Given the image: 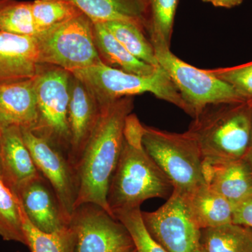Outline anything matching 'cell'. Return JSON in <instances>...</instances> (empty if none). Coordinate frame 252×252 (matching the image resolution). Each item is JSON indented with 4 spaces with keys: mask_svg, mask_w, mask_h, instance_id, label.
I'll return each instance as SVG.
<instances>
[{
    "mask_svg": "<svg viewBox=\"0 0 252 252\" xmlns=\"http://www.w3.org/2000/svg\"><path fill=\"white\" fill-rule=\"evenodd\" d=\"M99 107L98 119L77 167L76 208L82 204L94 203L114 217L107 203V192L122 152L124 126L133 109V99L123 97Z\"/></svg>",
    "mask_w": 252,
    "mask_h": 252,
    "instance_id": "cell-1",
    "label": "cell"
},
{
    "mask_svg": "<svg viewBox=\"0 0 252 252\" xmlns=\"http://www.w3.org/2000/svg\"><path fill=\"white\" fill-rule=\"evenodd\" d=\"M143 133L144 125L138 118L129 114L122 152L107 192V203L114 216L117 212L140 209L148 199H167L173 190L171 182L144 149Z\"/></svg>",
    "mask_w": 252,
    "mask_h": 252,
    "instance_id": "cell-2",
    "label": "cell"
},
{
    "mask_svg": "<svg viewBox=\"0 0 252 252\" xmlns=\"http://www.w3.org/2000/svg\"><path fill=\"white\" fill-rule=\"evenodd\" d=\"M187 131L196 141L204 159L243 158L251 142L252 104L207 106L194 118Z\"/></svg>",
    "mask_w": 252,
    "mask_h": 252,
    "instance_id": "cell-3",
    "label": "cell"
},
{
    "mask_svg": "<svg viewBox=\"0 0 252 252\" xmlns=\"http://www.w3.org/2000/svg\"><path fill=\"white\" fill-rule=\"evenodd\" d=\"M82 81L97 99L99 107L125 97L150 93L157 98L177 106L189 115V110L168 74L161 67L150 76L124 72L103 61L71 72Z\"/></svg>",
    "mask_w": 252,
    "mask_h": 252,
    "instance_id": "cell-4",
    "label": "cell"
},
{
    "mask_svg": "<svg viewBox=\"0 0 252 252\" xmlns=\"http://www.w3.org/2000/svg\"><path fill=\"white\" fill-rule=\"evenodd\" d=\"M142 144L171 182L173 190L182 196L205 184L203 157L188 131L177 133L144 125Z\"/></svg>",
    "mask_w": 252,
    "mask_h": 252,
    "instance_id": "cell-5",
    "label": "cell"
},
{
    "mask_svg": "<svg viewBox=\"0 0 252 252\" xmlns=\"http://www.w3.org/2000/svg\"><path fill=\"white\" fill-rule=\"evenodd\" d=\"M159 66L165 71L187 104L193 119L211 104L245 102L235 89L210 72L185 63L172 54L170 46L150 39Z\"/></svg>",
    "mask_w": 252,
    "mask_h": 252,
    "instance_id": "cell-6",
    "label": "cell"
},
{
    "mask_svg": "<svg viewBox=\"0 0 252 252\" xmlns=\"http://www.w3.org/2000/svg\"><path fill=\"white\" fill-rule=\"evenodd\" d=\"M41 64L72 72L101 62L94 43V23L81 14L36 36Z\"/></svg>",
    "mask_w": 252,
    "mask_h": 252,
    "instance_id": "cell-7",
    "label": "cell"
},
{
    "mask_svg": "<svg viewBox=\"0 0 252 252\" xmlns=\"http://www.w3.org/2000/svg\"><path fill=\"white\" fill-rule=\"evenodd\" d=\"M72 74L63 68L43 69L34 78L38 120L32 132L45 139L67 156L70 148L68 123Z\"/></svg>",
    "mask_w": 252,
    "mask_h": 252,
    "instance_id": "cell-8",
    "label": "cell"
},
{
    "mask_svg": "<svg viewBox=\"0 0 252 252\" xmlns=\"http://www.w3.org/2000/svg\"><path fill=\"white\" fill-rule=\"evenodd\" d=\"M69 225L74 233L72 252H130L135 250L125 225L95 204L78 206Z\"/></svg>",
    "mask_w": 252,
    "mask_h": 252,
    "instance_id": "cell-9",
    "label": "cell"
},
{
    "mask_svg": "<svg viewBox=\"0 0 252 252\" xmlns=\"http://www.w3.org/2000/svg\"><path fill=\"white\" fill-rule=\"evenodd\" d=\"M147 231L167 252H200L201 229L192 220L185 199L172 190L166 203L153 212H142Z\"/></svg>",
    "mask_w": 252,
    "mask_h": 252,
    "instance_id": "cell-10",
    "label": "cell"
},
{
    "mask_svg": "<svg viewBox=\"0 0 252 252\" xmlns=\"http://www.w3.org/2000/svg\"><path fill=\"white\" fill-rule=\"evenodd\" d=\"M23 140L41 175L47 180L56 196L66 220L70 223L79 193L77 170L67 156L31 130L21 128Z\"/></svg>",
    "mask_w": 252,
    "mask_h": 252,
    "instance_id": "cell-11",
    "label": "cell"
},
{
    "mask_svg": "<svg viewBox=\"0 0 252 252\" xmlns=\"http://www.w3.org/2000/svg\"><path fill=\"white\" fill-rule=\"evenodd\" d=\"M69 94L68 123L71 138L68 160L77 170L86 144L98 119L100 107L89 88L72 74Z\"/></svg>",
    "mask_w": 252,
    "mask_h": 252,
    "instance_id": "cell-12",
    "label": "cell"
},
{
    "mask_svg": "<svg viewBox=\"0 0 252 252\" xmlns=\"http://www.w3.org/2000/svg\"><path fill=\"white\" fill-rule=\"evenodd\" d=\"M16 195L28 220L43 233H57L69 226L59 199L42 175L23 185Z\"/></svg>",
    "mask_w": 252,
    "mask_h": 252,
    "instance_id": "cell-13",
    "label": "cell"
},
{
    "mask_svg": "<svg viewBox=\"0 0 252 252\" xmlns=\"http://www.w3.org/2000/svg\"><path fill=\"white\" fill-rule=\"evenodd\" d=\"M41 65L36 36L0 32V84L33 79Z\"/></svg>",
    "mask_w": 252,
    "mask_h": 252,
    "instance_id": "cell-14",
    "label": "cell"
},
{
    "mask_svg": "<svg viewBox=\"0 0 252 252\" xmlns=\"http://www.w3.org/2000/svg\"><path fill=\"white\" fill-rule=\"evenodd\" d=\"M37 120L34 78L0 84V130L18 126L33 131Z\"/></svg>",
    "mask_w": 252,
    "mask_h": 252,
    "instance_id": "cell-15",
    "label": "cell"
},
{
    "mask_svg": "<svg viewBox=\"0 0 252 252\" xmlns=\"http://www.w3.org/2000/svg\"><path fill=\"white\" fill-rule=\"evenodd\" d=\"M205 184L233 205L252 193V176L243 158L232 160L203 159Z\"/></svg>",
    "mask_w": 252,
    "mask_h": 252,
    "instance_id": "cell-16",
    "label": "cell"
},
{
    "mask_svg": "<svg viewBox=\"0 0 252 252\" xmlns=\"http://www.w3.org/2000/svg\"><path fill=\"white\" fill-rule=\"evenodd\" d=\"M1 134L2 180L16 194L23 185L41 175L25 143L21 127L10 126Z\"/></svg>",
    "mask_w": 252,
    "mask_h": 252,
    "instance_id": "cell-17",
    "label": "cell"
},
{
    "mask_svg": "<svg viewBox=\"0 0 252 252\" xmlns=\"http://www.w3.org/2000/svg\"><path fill=\"white\" fill-rule=\"evenodd\" d=\"M67 1L75 5L94 23L127 21L140 26L149 35L151 23L149 0Z\"/></svg>",
    "mask_w": 252,
    "mask_h": 252,
    "instance_id": "cell-18",
    "label": "cell"
},
{
    "mask_svg": "<svg viewBox=\"0 0 252 252\" xmlns=\"http://www.w3.org/2000/svg\"><path fill=\"white\" fill-rule=\"evenodd\" d=\"M183 198L192 220L201 230L233 222V204L206 184Z\"/></svg>",
    "mask_w": 252,
    "mask_h": 252,
    "instance_id": "cell-19",
    "label": "cell"
},
{
    "mask_svg": "<svg viewBox=\"0 0 252 252\" xmlns=\"http://www.w3.org/2000/svg\"><path fill=\"white\" fill-rule=\"evenodd\" d=\"M94 32L96 48L105 64L108 63L124 72L141 76L152 75L160 67H154L132 56L104 23H94Z\"/></svg>",
    "mask_w": 252,
    "mask_h": 252,
    "instance_id": "cell-20",
    "label": "cell"
},
{
    "mask_svg": "<svg viewBox=\"0 0 252 252\" xmlns=\"http://www.w3.org/2000/svg\"><path fill=\"white\" fill-rule=\"evenodd\" d=\"M200 243L205 252H252V228L233 222L205 228Z\"/></svg>",
    "mask_w": 252,
    "mask_h": 252,
    "instance_id": "cell-21",
    "label": "cell"
},
{
    "mask_svg": "<svg viewBox=\"0 0 252 252\" xmlns=\"http://www.w3.org/2000/svg\"><path fill=\"white\" fill-rule=\"evenodd\" d=\"M104 24L132 56L154 67H160L153 44L146 36L148 34L140 26L122 21H110Z\"/></svg>",
    "mask_w": 252,
    "mask_h": 252,
    "instance_id": "cell-22",
    "label": "cell"
},
{
    "mask_svg": "<svg viewBox=\"0 0 252 252\" xmlns=\"http://www.w3.org/2000/svg\"><path fill=\"white\" fill-rule=\"evenodd\" d=\"M0 236L6 241L27 245L23 230L22 210L16 194L0 177Z\"/></svg>",
    "mask_w": 252,
    "mask_h": 252,
    "instance_id": "cell-23",
    "label": "cell"
},
{
    "mask_svg": "<svg viewBox=\"0 0 252 252\" xmlns=\"http://www.w3.org/2000/svg\"><path fill=\"white\" fill-rule=\"evenodd\" d=\"M21 210L26 246L31 252H72L74 233L70 225L57 233H43L30 221L22 207Z\"/></svg>",
    "mask_w": 252,
    "mask_h": 252,
    "instance_id": "cell-24",
    "label": "cell"
},
{
    "mask_svg": "<svg viewBox=\"0 0 252 252\" xmlns=\"http://www.w3.org/2000/svg\"><path fill=\"white\" fill-rule=\"evenodd\" d=\"M32 10L39 34L83 14L67 0H35Z\"/></svg>",
    "mask_w": 252,
    "mask_h": 252,
    "instance_id": "cell-25",
    "label": "cell"
},
{
    "mask_svg": "<svg viewBox=\"0 0 252 252\" xmlns=\"http://www.w3.org/2000/svg\"><path fill=\"white\" fill-rule=\"evenodd\" d=\"M0 32L20 36L39 34L32 10V2L11 0L0 10Z\"/></svg>",
    "mask_w": 252,
    "mask_h": 252,
    "instance_id": "cell-26",
    "label": "cell"
},
{
    "mask_svg": "<svg viewBox=\"0 0 252 252\" xmlns=\"http://www.w3.org/2000/svg\"><path fill=\"white\" fill-rule=\"evenodd\" d=\"M150 39H157L170 46L179 0H149Z\"/></svg>",
    "mask_w": 252,
    "mask_h": 252,
    "instance_id": "cell-27",
    "label": "cell"
},
{
    "mask_svg": "<svg viewBox=\"0 0 252 252\" xmlns=\"http://www.w3.org/2000/svg\"><path fill=\"white\" fill-rule=\"evenodd\" d=\"M114 217L125 225L130 233L136 252H167L147 231L140 209L117 212Z\"/></svg>",
    "mask_w": 252,
    "mask_h": 252,
    "instance_id": "cell-28",
    "label": "cell"
},
{
    "mask_svg": "<svg viewBox=\"0 0 252 252\" xmlns=\"http://www.w3.org/2000/svg\"><path fill=\"white\" fill-rule=\"evenodd\" d=\"M209 70L230 84L245 102L252 104V61L234 67L215 68Z\"/></svg>",
    "mask_w": 252,
    "mask_h": 252,
    "instance_id": "cell-29",
    "label": "cell"
},
{
    "mask_svg": "<svg viewBox=\"0 0 252 252\" xmlns=\"http://www.w3.org/2000/svg\"><path fill=\"white\" fill-rule=\"evenodd\" d=\"M233 223L252 228V193L233 205Z\"/></svg>",
    "mask_w": 252,
    "mask_h": 252,
    "instance_id": "cell-30",
    "label": "cell"
},
{
    "mask_svg": "<svg viewBox=\"0 0 252 252\" xmlns=\"http://www.w3.org/2000/svg\"><path fill=\"white\" fill-rule=\"evenodd\" d=\"M203 2L210 3L215 6V7L225 8V9H231V8L238 6L243 2L244 0H202Z\"/></svg>",
    "mask_w": 252,
    "mask_h": 252,
    "instance_id": "cell-31",
    "label": "cell"
},
{
    "mask_svg": "<svg viewBox=\"0 0 252 252\" xmlns=\"http://www.w3.org/2000/svg\"><path fill=\"white\" fill-rule=\"evenodd\" d=\"M243 159L245 160V162H247V164H248L252 176V134L251 142H250V146H249L248 151H247Z\"/></svg>",
    "mask_w": 252,
    "mask_h": 252,
    "instance_id": "cell-32",
    "label": "cell"
},
{
    "mask_svg": "<svg viewBox=\"0 0 252 252\" xmlns=\"http://www.w3.org/2000/svg\"><path fill=\"white\" fill-rule=\"evenodd\" d=\"M0 177L2 179V161H1V134L0 130Z\"/></svg>",
    "mask_w": 252,
    "mask_h": 252,
    "instance_id": "cell-33",
    "label": "cell"
},
{
    "mask_svg": "<svg viewBox=\"0 0 252 252\" xmlns=\"http://www.w3.org/2000/svg\"><path fill=\"white\" fill-rule=\"evenodd\" d=\"M11 0H0V10L2 9L3 7L8 4Z\"/></svg>",
    "mask_w": 252,
    "mask_h": 252,
    "instance_id": "cell-34",
    "label": "cell"
},
{
    "mask_svg": "<svg viewBox=\"0 0 252 252\" xmlns=\"http://www.w3.org/2000/svg\"><path fill=\"white\" fill-rule=\"evenodd\" d=\"M200 252H205L204 251L203 249L202 248L201 251H200Z\"/></svg>",
    "mask_w": 252,
    "mask_h": 252,
    "instance_id": "cell-35",
    "label": "cell"
},
{
    "mask_svg": "<svg viewBox=\"0 0 252 252\" xmlns=\"http://www.w3.org/2000/svg\"><path fill=\"white\" fill-rule=\"evenodd\" d=\"M136 252V251H135V250H132V251H131V252Z\"/></svg>",
    "mask_w": 252,
    "mask_h": 252,
    "instance_id": "cell-36",
    "label": "cell"
}]
</instances>
